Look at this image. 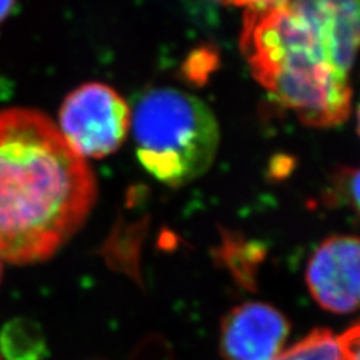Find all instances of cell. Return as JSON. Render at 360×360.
I'll return each mask as SVG.
<instances>
[{
  "label": "cell",
  "mask_w": 360,
  "mask_h": 360,
  "mask_svg": "<svg viewBox=\"0 0 360 360\" xmlns=\"http://www.w3.org/2000/svg\"><path fill=\"white\" fill-rule=\"evenodd\" d=\"M47 354V340L35 321L14 319L0 329L2 360H44Z\"/></svg>",
  "instance_id": "ba28073f"
},
{
  "label": "cell",
  "mask_w": 360,
  "mask_h": 360,
  "mask_svg": "<svg viewBox=\"0 0 360 360\" xmlns=\"http://www.w3.org/2000/svg\"><path fill=\"white\" fill-rule=\"evenodd\" d=\"M96 198L95 176L39 111H0V258H50L82 227Z\"/></svg>",
  "instance_id": "6da1fadb"
},
{
  "label": "cell",
  "mask_w": 360,
  "mask_h": 360,
  "mask_svg": "<svg viewBox=\"0 0 360 360\" xmlns=\"http://www.w3.org/2000/svg\"><path fill=\"white\" fill-rule=\"evenodd\" d=\"M221 2H225V4H229V5H231V0H221Z\"/></svg>",
  "instance_id": "9a60e30c"
},
{
  "label": "cell",
  "mask_w": 360,
  "mask_h": 360,
  "mask_svg": "<svg viewBox=\"0 0 360 360\" xmlns=\"http://www.w3.org/2000/svg\"><path fill=\"white\" fill-rule=\"evenodd\" d=\"M333 202L359 210V172L356 168H342L336 174L332 188Z\"/></svg>",
  "instance_id": "30bf717a"
},
{
  "label": "cell",
  "mask_w": 360,
  "mask_h": 360,
  "mask_svg": "<svg viewBox=\"0 0 360 360\" xmlns=\"http://www.w3.org/2000/svg\"><path fill=\"white\" fill-rule=\"evenodd\" d=\"M131 122L140 162L168 186L194 182L215 161L217 117L202 101L184 90H148L135 103Z\"/></svg>",
  "instance_id": "3957f363"
},
{
  "label": "cell",
  "mask_w": 360,
  "mask_h": 360,
  "mask_svg": "<svg viewBox=\"0 0 360 360\" xmlns=\"http://www.w3.org/2000/svg\"><path fill=\"white\" fill-rule=\"evenodd\" d=\"M15 2L17 0H0V25H4V21L11 14Z\"/></svg>",
  "instance_id": "4fadbf2b"
},
{
  "label": "cell",
  "mask_w": 360,
  "mask_h": 360,
  "mask_svg": "<svg viewBox=\"0 0 360 360\" xmlns=\"http://www.w3.org/2000/svg\"><path fill=\"white\" fill-rule=\"evenodd\" d=\"M328 44L340 70L350 75L359 45V0H288Z\"/></svg>",
  "instance_id": "52a82bcc"
},
{
  "label": "cell",
  "mask_w": 360,
  "mask_h": 360,
  "mask_svg": "<svg viewBox=\"0 0 360 360\" xmlns=\"http://www.w3.org/2000/svg\"><path fill=\"white\" fill-rule=\"evenodd\" d=\"M290 321L275 307L246 302L221 321L219 352L225 360H274L283 353Z\"/></svg>",
  "instance_id": "8992f818"
},
{
  "label": "cell",
  "mask_w": 360,
  "mask_h": 360,
  "mask_svg": "<svg viewBox=\"0 0 360 360\" xmlns=\"http://www.w3.org/2000/svg\"><path fill=\"white\" fill-rule=\"evenodd\" d=\"M288 2V0H231V5L245 6L246 9H266Z\"/></svg>",
  "instance_id": "7c38bea8"
},
{
  "label": "cell",
  "mask_w": 360,
  "mask_h": 360,
  "mask_svg": "<svg viewBox=\"0 0 360 360\" xmlns=\"http://www.w3.org/2000/svg\"><path fill=\"white\" fill-rule=\"evenodd\" d=\"M0 360H2V359H0Z\"/></svg>",
  "instance_id": "2e32d148"
},
{
  "label": "cell",
  "mask_w": 360,
  "mask_h": 360,
  "mask_svg": "<svg viewBox=\"0 0 360 360\" xmlns=\"http://www.w3.org/2000/svg\"><path fill=\"white\" fill-rule=\"evenodd\" d=\"M4 276V264H2V258H0V281H2Z\"/></svg>",
  "instance_id": "5bb4252c"
},
{
  "label": "cell",
  "mask_w": 360,
  "mask_h": 360,
  "mask_svg": "<svg viewBox=\"0 0 360 360\" xmlns=\"http://www.w3.org/2000/svg\"><path fill=\"white\" fill-rule=\"evenodd\" d=\"M341 350V360H360V329L353 324L341 335H336Z\"/></svg>",
  "instance_id": "8fae6325"
},
{
  "label": "cell",
  "mask_w": 360,
  "mask_h": 360,
  "mask_svg": "<svg viewBox=\"0 0 360 360\" xmlns=\"http://www.w3.org/2000/svg\"><path fill=\"white\" fill-rule=\"evenodd\" d=\"M131 112L123 98L103 83H89L66 96L59 112V132L82 158H104L125 141Z\"/></svg>",
  "instance_id": "277c9868"
},
{
  "label": "cell",
  "mask_w": 360,
  "mask_h": 360,
  "mask_svg": "<svg viewBox=\"0 0 360 360\" xmlns=\"http://www.w3.org/2000/svg\"><path fill=\"white\" fill-rule=\"evenodd\" d=\"M359 257L356 236H332L315 250L305 278L311 296L323 309L333 314L357 311Z\"/></svg>",
  "instance_id": "5b68a950"
},
{
  "label": "cell",
  "mask_w": 360,
  "mask_h": 360,
  "mask_svg": "<svg viewBox=\"0 0 360 360\" xmlns=\"http://www.w3.org/2000/svg\"><path fill=\"white\" fill-rule=\"evenodd\" d=\"M274 360H341V350L335 333L315 329Z\"/></svg>",
  "instance_id": "9c48e42d"
},
{
  "label": "cell",
  "mask_w": 360,
  "mask_h": 360,
  "mask_svg": "<svg viewBox=\"0 0 360 360\" xmlns=\"http://www.w3.org/2000/svg\"><path fill=\"white\" fill-rule=\"evenodd\" d=\"M240 47L255 80L303 123L330 128L350 116V75L338 68L312 22L288 2L246 9Z\"/></svg>",
  "instance_id": "7a4b0ae2"
}]
</instances>
